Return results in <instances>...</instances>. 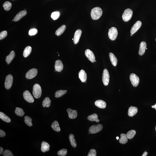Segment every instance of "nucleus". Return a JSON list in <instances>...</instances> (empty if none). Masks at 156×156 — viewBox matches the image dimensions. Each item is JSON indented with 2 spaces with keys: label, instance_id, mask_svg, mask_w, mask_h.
<instances>
[{
  "label": "nucleus",
  "instance_id": "obj_11",
  "mask_svg": "<svg viewBox=\"0 0 156 156\" xmlns=\"http://www.w3.org/2000/svg\"><path fill=\"white\" fill-rule=\"evenodd\" d=\"M85 55L88 59L92 62H94L95 61V56L92 51L89 49H86L85 51Z\"/></svg>",
  "mask_w": 156,
  "mask_h": 156
},
{
  "label": "nucleus",
  "instance_id": "obj_5",
  "mask_svg": "<svg viewBox=\"0 0 156 156\" xmlns=\"http://www.w3.org/2000/svg\"><path fill=\"white\" fill-rule=\"evenodd\" d=\"M103 127V125L100 124L93 125L89 128V132L92 134L97 133L102 130Z\"/></svg>",
  "mask_w": 156,
  "mask_h": 156
},
{
  "label": "nucleus",
  "instance_id": "obj_36",
  "mask_svg": "<svg viewBox=\"0 0 156 156\" xmlns=\"http://www.w3.org/2000/svg\"><path fill=\"white\" fill-rule=\"evenodd\" d=\"M136 133V132L135 130H132L129 131L127 132L126 134L128 139H132L135 135Z\"/></svg>",
  "mask_w": 156,
  "mask_h": 156
},
{
  "label": "nucleus",
  "instance_id": "obj_6",
  "mask_svg": "<svg viewBox=\"0 0 156 156\" xmlns=\"http://www.w3.org/2000/svg\"><path fill=\"white\" fill-rule=\"evenodd\" d=\"M13 82V78L12 75L9 74L6 76L5 81L4 85L6 89L9 90L12 86Z\"/></svg>",
  "mask_w": 156,
  "mask_h": 156
},
{
  "label": "nucleus",
  "instance_id": "obj_54",
  "mask_svg": "<svg viewBox=\"0 0 156 156\" xmlns=\"http://www.w3.org/2000/svg\"></svg>",
  "mask_w": 156,
  "mask_h": 156
},
{
  "label": "nucleus",
  "instance_id": "obj_55",
  "mask_svg": "<svg viewBox=\"0 0 156 156\" xmlns=\"http://www.w3.org/2000/svg\"></svg>",
  "mask_w": 156,
  "mask_h": 156
},
{
  "label": "nucleus",
  "instance_id": "obj_20",
  "mask_svg": "<svg viewBox=\"0 0 156 156\" xmlns=\"http://www.w3.org/2000/svg\"><path fill=\"white\" fill-rule=\"evenodd\" d=\"M50 145L47 142L43 141L41 144V151L44 153L48 152L49 150Z\"/></svg>",
  "mask_w": 156,
  "mask_h": 156
},
{
  "label": "nucleus",
  "instance_id": "obj_19",
  "mask_svg": "<svg viewBox=\"0 0 156 156\" xmlns=\"http://www.w3.org/2000/svg\"><path fill=\"white\" fill-rule=\"evenodd\" d=\"M138 111V109L137 107L131 106L129 109L128 114L129 117H133L137 114Z\"/></svg>",
  "mask_w": 156,
  "mask_h": 156
},
{
  "label": "nucleus",
  "instance_id": "obj_15",
  "mask_svg": "<svg viewBox=\"0 0 156 156\" xmlns=\"http://www.w3.org/2000/svg\"><path fill=\"white\" fill-rule=\"evenodd\" d=\"M146 47L147 44L145 42L142 41L140 43L139 52V55L140 56L143 55L145 53Z\"/></svg>",
  "mask_w": 156,
  "mask_h": 156
},
{
  "label": "nucleus",
  "instance_id": "obj_22",
  "mask_svg": "<svg viewBox=\"0 0 156 156\" xmlns=\"http://www.w3.org/2000/svg\"><path fill=\"white\" fill-rule=\"evenodd\" d=\"M16 54L14 51H11L10 54L6 58V61L7 63L9 64L10 63L11 61L14 59Z\"/></svg>",
  "mask_w": 156,
  "mask_h": 156
},
{
  "label": "nucleus",
  "instance_id": "obj_16",
  "mask_svg": "<svg viewBox=\"0 0 156 156\" xmlns=\"http://www.w3.org/2000/svg\"><path fill=\"white\" fill-rule=\"evenodd\" d=\"M79 77L82 82H86L87 79V74L83 70H81L79 73Z\"/></svg>",
  "mask_w": 156,
  "mask_h": 156
},
{
  "label": "nucleus",
  "instance_id": "obj_14",
  "mask_svg": "<svg viewBox=\"0 0 156 156\" xmlns=\"http://www.w3.org/2000/svg\"><path fill=\"white\" fill-rule=\"evenodd\" d=\"M63 68V65L62 63L61 60H58L55 62V69L57 72H61Z\"/></svg>",
  "mask_w": 156,
  "mask_h": 156
},
{
  "label": "nucleus",
  "instance_id": "obj_32",
  "mask_svg": "<svg viewBox=\"0 0 156 156\" xmlns=\"http://www.w3.org/2000/svg\"><path fill=\"white\" fill-rule=\"evenodd\" d=\"M15 113L16 115L20 117H22L25 114V112L23 109L18 107L16 108Z\"/></svg>",
  "mask_w": 156,
  "mask_h": 156
},
{
  "label": "nucleus",
  "instance_id": "obj_1",
  "mask_svg": "<svg viewBox=\"0 0 156 156\" xmlns=\"http://www.w3.org/2000/svg\"><path fill=\"white\" fill-rule=\"evenodd\" d=\"M102 10L100 7L94 8L91 11V17L94 20H97L102 16Z\"/></svg>",
  "mask_w": 156,
  "mask_h": 156
},
{
  "label": "nucleus",
  "instance_id": "obj_8",
  "mask_svg": "<svg viewBox=\"0 0 156 156\" xmlns=\"http://www.w3.org/2000/svg\"><path fill=\"white\" fill-rule=\"evenodd\" d=\"M130 79L133 86L135 87L138 86L139 82V77L134 74H131L130 75Z\"/></svg>",
  "mask_w": 156,
  "mask_h": 156
},
{
  "label": "nucleus",
  "instance_id": "obj_53",
  "mask_svg": "<svg viewBox=\"0 0 156 156\" xmlns=\"http://www.w3.org/2000/svg\"><path fill=\"white\" fill-rule=\"evenodd\" d=\"M146 49H147V48H146Z\"/></svg>",
  "mask_w": 156,
  "mask_h": 156
},
{
  "label": "nucleus",
  "instance_id": "obj_40",
  "mask_svg": "<svg viewBox=\"0 0 156 156\" xmlns=\"http://www.w3.org/2000/svg\"><path fill=\"white\" fill-rule=\"evenodd\" d=\"M7 35V31H1L0 33V40H1L5 38Z\"/></svg>",
  "mask_w": 156,
  "mask_h": 156
},
{
  "label": "nucleus",
  "instance_id": "obj_49",
  "mask_svg": "<svg viewBox=\"0 0 156 156\" xmlns=\"http://www.w3.org/2000/svg\"><path fill=\"white\" fill-rule=\"evenodd\" d=\"M90 132H89V133H88V134H90Z\"/></svg>",
  "mask_w": 156,
  "mask_h": 156
},
{
  "label": "nucleus",
  "instance_id": "obj_46",
  "mask_svg": "<svg viewBox=\"0 0 156 156\" xmlns=\"http://www.w3.org/2000/svg\"><path fill=\"white\" fill-rule=\"evenodd\" d=\"M152 107L153 108L155 109L156 110V104L155 105L152 106Z\"/></svg>",
  "mask_w": 156,
  "mask_h": 156
},
{
  "label": "nucleus",
  "instance_id": "obj_12",
  "mask_svg": "<svg viewBox=\"0 0 156 156\" xmlns=\"http://www.w3.org/2000/svg\"><path fill=\"white\" fill-rule=\"evenodd\" d=\"M141 25L142 23L140 21H137L131 29L130 31L131 34H135L140 29Z\"/></svg>",
  "mask_w": 156,
  "mask_h": 156
},
{
  "label": "nucleus",
  "instance_id": "obj_38",
  "mask_svg": "<svg viewBox=\"0 0 156 156\" xmlns=\"http://www.w3.org/2000/svg\"><path fill=\"white\" fill-rule=\"evenodd\" d=\"M67 149H63L59 151L57 154L59 156H64L67 155Z\"/></svg>",
  "mask_w": 156,
  "mask_h": 156
},
{
  "label": "nucleus",
  "instance_id": "obj_30",
  "mask_svg": "<svg viewBox=\"0 0 156 156\" xmlns=\"http://www.w3.org/2000/svg\"><path fill=\"white\" fill-rule=\"evenodd\" d=\"M88 120L91 121H95L96 122H99V120L98 119V115L96 114H94L90 115L87 117Z\"/></svg>",
  "mask_w": 156,
  "mask_h": 156
},
{
  "label": "nucleus",
  "instance_id": "obj_26",
  "mask_svg": "<svg viewBox=\"0 0 156 156\" xmlns=\"http://www.w3.org/2000/svg\"><path fill=\"white\" fill-rule=\"evenodd\" d=\"M66 29L65 25H63L59 28L56 31L55 34L57 36L61 35L64 32Z\"/></svg>",
  "mask_w": 156,
  "mask_h": 156
},
{
  "label": "nucleus",
  "instance_id": "obj_24",
  "mask_svg": "<svg viewBox=\"0 0 156 156\" xmlns=\"http://www.w3.org/2000/svg\"><path fill=\"white\" fill-rule=\"evenodd\" d=\"M51 127L54 131L57 132L60 131L61 129L59 123L57 121H55L53 123L51 126Z\"/></svg>",
  "mask_w": 156,
  "mask_h": 156
},
{
  "label": "nucleus",
  "instance_id": "obj_17",
  "mask_svg": "<svg viewBox=\"0 0 156 156\" xmlns=\"http://www.w3.org/2000/svg\"><path fill=\"white\" fill-rule=\"evenodd\" d=\"M27 14V12L25 11H22L16 15L14 19V20L15 22L19 21L21 18L25 16Z\"/></svg>",
  "mask_w": 156,
  "mask_h": 156
},
{
  "label": "nucleus",
  "instance_id": "obj_28",
  "mask_svg": "<svg viewBox=\"0 0 156 156\" xmlns=\"http://www.w3.org/2000/svg\"><path fill=\"white\" fill-rule=\"evenodd\" d=\"M0 118L6 122L10 123L11 122V119L5 114L1 112H0Z\"/></svg>",
  "mask_w": 156,
  "mask_h": 156
},
{
  "label": "nucleus",
  "instance_id": "obj_52",
  "mask_svg": "<svg viewBox=\"0 0 156 156\" xmlns=\"http://www.w3.org/2000/svg\"><path fill=\"white\" fill-rule=\"evenodd\" d=\"M73 40H74V39H72Z\"/></svg>",
  "mask_w": 156,
  "mask_h": 156
},
{
  "label": "nucleus",
  "instance_id": "obj_47",
  "mask_svg": "<svg viewBox=\"0 0 156 156\" xmlns=\"http://www.w3.org/2000/svg\"><path fill=\"white\" fill-rule=\"evenodd\" d=\"M116 138H117V140H118V139H119V137H116Z\"/></svg>",
  "mask_w": 156,
  "mask_h": 156
},
{
  "label": "nucleus",
  "instance_id": "obj_27",
  "mask_svg": "<svg viewBox=\"0 0 156 156\" xmlns=\"http://www.w3.org/2000/svg\"><path fill=\"white\" fill-rule=\"evenodd\" d=\"M31 47L30 46H28L25 48L23 52V55L25 58H26L31 54Z\"/></svg>",
  "mask_w": 156,
  "mask_h": 156
},
{
  "label": "nucleus",
  "instance_id": "obj_21",
  "mask_svg": "<svg viewBox=\"0 0 156 156\" xmlns=\"http://www.w3.org/2000/svg\"><path fill=\"white\" fill-rule=\"evenodd\" d=\"M95 105L96 107L102 109L105 108L107 106L106 102L101 100H98L95 101Z\"/></svg>",
  "mask_w": 156,
  "mask_h": 156
},
{
  "label": "nucleus",
  "instance_id": "obj_43",
  "mask_svg": "<svg viewBox=\"0 0 156 156\" xmlns=\"http://www.w3.org/2000/svg\"><path fill=\"white\" fill-rule=\"evenodd\" d=\"M6 133L4 131L1 130V129L0 130V137H4L6 136Z\"/></svg>",
  "mask_w": 156,
  "mask_h": 156
},
{
  "label": "nucleus",
  "instance_id": "obj_3",
  "mask_svg": "<svg viewBox=\"0 0 156 156\" xmlns=\"http://www.w3.org/2000/svg\"><path fill=\"white\" fill-rule=\"evenodd\" d=\"M133 14V11L129 9H126L124 11L122 16V19L125 22H127L132 18Z\"/></svg>",
  "mask_w": 156,
  "mask_h": 156
},
{
  "label": "nucleus",
  "instance_id": "obj_25",
  "mask_svg": "<svg viewBox=\"0 0 156 156\" xmlns=\"http://www.w3.org/2000/svg\"><path fill=\"white\" fill-rule=\"evenodd\" d=\"M120 136L121 137L119 140V142L123 144L126 143L128 141V138L126 134H121Z\"/></svg>",
  "mask_w": 156,
  "mask_h": 156
},
{
  "label": "nucleus",
  "instance_id": "obj_44",
  "mask_svg": "<svg viewBox=\"0 0 156 156\" xmlns=\"http://www.w3.org/2000/svg\"><path fill=\"white\" fill-rule=\"evenodd\" d=\"M3 150H4V149L2 147H0V155H1L3 153Z\"/></svg>",
  "mask_w": 156,
  "mask_h": 156
},
{
  "label": "nucleus",
  "instance_id": "obj_50",
  "mask_svg": "<svg viewBox=\"0 0 156 156\" xmlns=\"http://www.w3.org/2000/svg\"></svg>",
  "mask_w": 156,
  "mask_h": 156
},
{
  "label": "nucleus",
  "instance_id": "obj_34",
  "mask_svg": "<svg viewBox=\"0 0 156 156\" xmlns=\"http://www.w3.org/2000/svg\"><path fill=\"white\" fill-rule=\"evenodd\" d=\"M11 3L9 1H6L3 4V7L5 10L9 11L11 9L12 7Z\"/></svg>",
  "mask_w": 156,
  "mask_h": 156
},
{
  "label": "nucleus",
  "instance_id": "obj_13",
  "mask_svg": "<svg viewBox=\"0 0 156 156\" xmlns=\"http://www.w3.org/2000/svg\"><path fill=\"white\" fill-rule=\"evenodd\" d=\"M82 33V31L80 29H78L76 31L73 40L74 44H77L78 43Z\"/></svg>",
  "mask_w": 156,
  "mask_h": 156
},
{
  "label": "nucleus",
  "instance_id": "obj_23",
  "mask_svg": "<svg viewBox=\"0 0 156 156\" xmlns=\"http://www.w3.org/2000/svg\"><path fill=\"white\" fill-rule=\"evenodd\" d=\"M109 55L111 62L113 66L115 67L117 65V58L112 53H109Z\"/></svg>",
  "mask_w": 156,
  "mask_h": 156
},
{
  "label": "nucleus",
  "instance_id": "obj_31",
  "mask_svg": "<svg viewBox=\"0 0 156 156\" xmlns=\"http://www.w3.org/2000/svg\"><path fill=\"white\" fill-rule=\"evenodd\" d=\"M51 100L48 97L44 99L42 102V105L44 107H49L50 105Z\"/></svg>",
  "mask_w": 156,
  "mask_h": 156
},
{
  "label": "nucleus",
  "instance_id": "obj_4",
  "mask_svg": "<svg viewBox=\"0 0 156 156\" xmlns=\"http://www.w3.org/2000/svg\"><path fill=\"white\" fill-rule=\"evenodd\" d=\"M118 31L116 28L114 27H112L109 29L108 32L109 38L111 40H115L117 37Z\"/></svg>",
  "mask_w": 156,
  "mask_h": 156
},
{
  "label": "nucleus",
  "instance_id": "obj_7",
  "mask_svg": "<svg viewBox=\"0 0 156 156\" xmlns=\"http://www.w3.org/2000/svg\"><path fill=\"white\" fill-rule=\"evenodd\" d=\"M109 79V75L108 71L107 69L104 70L103 72L102 81L104 85L107 86L108 85Z\"/></svg>",
  "mask_w": 156,
  "mask_h": 156
},
{
  "label": "nucleus",
  "instance_id": "obj_39",
  "mask_svg": "<svg viewBox=\"0 0 156 156\" xmlns=\"http://www.w3.org/2000/svg\"><path fill=\"white\" fill-rule=\"evenodd\" d=\"M3 155L4 156H14L12 153L9 150H5L3 152Z\"/></svg>",
  "mask_w": 156,
  "mask_h": 156
},
{
  "label": "nucleus",
  "instance_id": "obj_41",
  "mask_svg": "<svg viewBox=\"0 0 156 156\" xmlns=\"http://www.w3.org/2000/svg\"><path fill=\"white\" fill-rule=\"evenodd\" d=\"M38 32L37 30L36 29H31L29 31V34L30 35L32 36L35 35Z\"/></svg>",
  "mask_w": 156,
  "mask_h": 156
},
{
  "label": "nucleus",
  "instance_id": "obj_29",
  "mask_svg": "<svg viewBox=\"0 0 156 156\" xmlns=\"http://www.w3.org/2000/svg\"><path fill=\"white\" fill-rule=\"evenodd\" d=\"M69 138L71 146L74 148L76 147L77 146V143H76L73 134H70Z\"/></svg>",
  "mask_w": 156,
  "mask_h": 156
},
{
  "label": "nucleus",
  "instance_id": "obj_18",
  "mask_svg": "<svg viewBox=\"0 0 156 156\" xmlns=\"http://www.w3.org/2000/svg\"><path fill=\"white\" fill-rule=\"evenodd\" d=\"M67 111L70 118L74 119L77 117V111L73 110L70 109H67Z\"/></svg>",
  "mask_w": 156,
  "mask_h": 156
},
{
  "label": "nucleus",
  "instance_id": "obj_33",
  "mask_svg": "<svg viewBox=\"0 0 156 156\" xmlns=\"http://www.w3.org/2000/svg\"><path fill=\"white\" fill-rule=\"evenodd\" d=\"M67 92L66 90H59L56 92L55 94V97L56 98H59L62 97Z\"/></svg>",
  "mask_w": 156,
  "mask_h": 156
},
{
  "label": "nucleus",
  "instance_id": "obj_37",
  "mask_svg": "<svg viewBox=\"0 0 156 156\" xmlns=\"http://www.w3.org/2000/svg\"><path fill=\"white\" fill-rule=\"evenodd\" d=\"M60 15V13L59 11L54 12L51 14V17L54 20H56L59 17Z\"/></svg>",
  "mask_w": 156,
  "mask_h": 156
},
{
  "label": "nucleus",
  "instance_id": "obj_35",
  "mask_svg": "<svg viewBox=\"0 0 156 156\" xmlns=\"http://www.w3.org/2000/svg\"><path fill=\"white\" fill-rule=\"evenodd\" d=\"M24 120L26 124L29 126L31 127L32 126V119L30 117L28 116H26L25 117Z\"/></svg>",
  "mask_w": 156,
  "mask_h": 156
},
{
  "label": "nucleus",
  "instance_id": "obj_9",
  "mask_svg": "<svg viewBox=\"0 0 156 156\" xmlns=\"http://www.w3.org/2000/svg\"><path fill=\"white\" fill-rule=\"evenodd\" d=\"M38 73L37 70L35 68L31 69L26 73V77L27 79H32L37 75Z\"/></svg>",
  "mask_w": 156,
  "mask_h": 156
},
{
  "label": "nucleus",
  "instance_id": "obj_2",
  "mask_svg": "<svg viewBox=\"0 0 156 156\" xmlns=\"http://www.w3.org/2000/svg\"><path fill=\"white\" fill-rule=\"evenodd\" d=\"M32 93L34 97L36 99L39 98L41 97L42 94V90L39 84H34L33 87Z\"/></svg>",
  "mask_w": 156,
  "mask_h": 156
},
{
  "label": "nucleus",
  "instance_id": "obj_42",
  "mask_svg": "<svg viewBox=\"0 0 156 156\" xmlns=\"http://www.w3.org/2000/svg\"><path fill=\"white\" fill-rule=\"evenodd\" d=\"M96 150L94 149H92L90 150L88 154V156H97Z\"/></svg>",
  "mask_w": 156,
  "mask_h": 156
},
{
  "label": "nucleus",
  "instance_id": "obj_10",
  "mask_svg": "<svg viewBox=\"0 0 156 156\" xmlns=\"http://www.w3.org/2000/svg\"><path fill=\"white\" fill-rule=\"evenodd\" d=\"M23 95L24 99L28 102L32 103L34 102V98L29 91H25L23 93Z\"/></svg>",
  "mask_w": 156,
  "mask_h": 156
},
{
  "label": "nucleus",
  "instance_id": "obj_45",
  "mask_svg": "<svg viewBox=\"0 0 156 156\" xmlns=\"http://www.w3.org/2000/svg\"><path fill=\"white\" fill-rule=\"evenodd\" d=\"M148 153L146 152H144L143 154H142V156H146L147 155Z\"/></svg>",
  "mask_w": 156,
  "mask_h": 156
},
{
  "label": "nucleus",
  "instance_id": "obj_51",
  "mask_svg": "<svg viewBox=\"0 0 156 156\" xmlns=\"http://www.w3.org/2000/svg\"><path fill=\"white\" fill-rule=\"evenodd\" d=\"M58 56H60V55L59 54V55H58Z\"/></svg>",
  "mask_w": 156,
  "mask_h": 156
},
{
  "label": "nucleus",
  "instance_id": "obj_48",
  "mask_svg": "<svg viewBox=\"0 0 156 156\" xmlns=\"http://www.w3.org/2000/svg\"><path fill=\"white\" fill-rule=\"evenodd\" d=\"M133 35V34H131V36H132Z\"/></svg>",
  "mask_w": 156,
  "mask_h": 156
}]
</instances>
